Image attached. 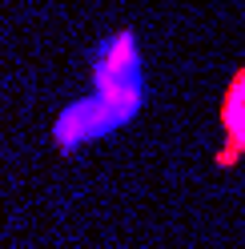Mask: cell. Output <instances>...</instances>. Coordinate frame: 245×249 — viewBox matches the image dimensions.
Instances as JSON below:
<instances>
[{
    "label": "cell",
    "mask_w": 245,
    "mask_h": 249,
    "mask_svg": "<svg viewBox=\"0 0 245 249\" xmlns=\"http://www.w3.org/2000/svg\"><path fill=\"white\" fill-rule=\"evenodd\" d=\"M93 76L97 92L93 97L72 101L65 113L56 117L52 137L60 153H72L76 145L97 141V137L117 133L129 124L145 105V76H141V53H137V36L129 28L113 33L109 40L93 53Z\"/></svg>",
    "instance_id": "1"
},
{
    "label": "cell",
    "mask_w": 245,
    "mask_h": 249,
    "mask_svg": "<svg viewBox=\"0 0 245 249\" xmlns=\"http://www.w3.org/2000/svg\"><path fill=\"white\" fill-rule=\"evenodd\" d=\"M221 133H225V149L217 153V165H233L245 153V65L229 76L221 92Z\"/></svg>",
    "instance_id": "2"
}]
</instances>
